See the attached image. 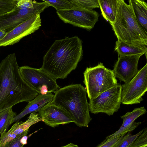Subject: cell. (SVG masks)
<instances>
[{
	"instance_id": "8992f818",
	"label": "cell",
	"mask_w": 147,
	"mask_h": 147,
	"mask_svg": "<svg viewBox=\"0 0 147 147\" xmlns=\"http://www.w3.org/2000/svg\"><path fill=\"white\" fill-rule=\"evenodd\" d=\"M20 73L25 82L39 94L54 92L60 88L56 80L40 68L25 65L20 67Z\"/></svg>"
},
{
	"instance_id": "2e32d148",
	"label": "cell",
	"mask_w": 147,
	"mask_h": 147,
	"mask_svg": "<svg viewBox=\"0 0 147 147\" xmlns=\"http://www.w3.org/2000/svg\"><path fill=\"white\" fill-rule=\"evenodd\" d=\"M54 95L51 92L46 94H39L34 99L28 102L26 106L18 114L14 117L13 122H17L26 115L34 112H38L47 104L53 100Z\"/></svg>"
},
{
	"instance_id": "7c38bea8",
	"label": "cell",
	"mask_w": 147,
	"mask_h": 147,
	"mask_svg": "<svg viewBox=\"0 0 147 147\" xmlns=\"http://www.w3.org/2000/svg\"><path fill=\"white\" fill-rule=\"evenodd\" d=\"M38 112L41 121L53 128L60 125L74 123L65 110L54 104L52 101L41 108Z\"/></svg>"
},
{
	"instance_id": "5b68a950",
	"label": "cell",
	"mask_w": 147,
	"mask_h": 147,
	"mask_svg": "<svg viewBox=\"0 0 147 147\" xmlns=\"http://www.w3.org/2000/svg\"><path fill=\"white\" fill-rule=\"evenodd\" d=\"M84 75L83 82L89 99L118 84L113 70L106 68L101 63L95 66L87 67Z\"/></svg>"
},
{
	"instance_id": "ba28073f",
	"label": "cell",
	"mask_w": 147,
	"mask_h": 147,
	"mask_svg": "<svg viewBox=\"0 0 147 147\" xmlns=\"http://www.w3.org/2000/svg\"><path fill=\"white\" fill-rule=\"evenodd\" d=\"M147 90V63L128 83L121 85V103L123 105L139 104Z\"/></svg>"
},
{
	"instance_id": "4fadbf2b",
	"label": "cell",
	"mask_w": 147,
	"mask_h": 147,
	"mask_svg": "<svg viewBox=\"0 0 147 147\" xmlns=\"http://www.w3.org/2000/svg\"><path fill=\"white\" fill-rule=\"evenodd\" d=\"M142 55L118 57L113 70L116 78L126 84L138 72V63Z\"/></svg>"
},
{
	"instance_id": "7a4b0ae2",
	"label": "cell",
	"mask_w": 147,
	"mask_h": 147,
	"mask_svg": "<svg viewBox=\"0 0 147 147\" xmlns=\"http://www.w3.org/2000/svg\"><path fill=\"white\" fill-rule=\"evenodd\" d=\"M82 55V41L77 36L56 40L44 55L41 68L56 80L64 79L76 69Z\"/></svg>"
},
{
	"instance_id": "83f0119b",
	"label": "cell",
	"mask_w": 147,
	"mask_h": 147,
	"mask_svg": "<svg viewBox=\"0 0 147 147\" xmlns=\"http://www.w3.org/2000/svg\"><path fill=\"white\" fill-rule=\"evenodd\" d=\"M121 136H118L107 140H105L96 147H113Z\"/></svg>"
},
{
	"instance_id": "d4e9b609",
	"label": "cell",
	"mask_w": 147,
	"mask_h": 147,
	"mask_svg": "<svg viewBox=\"0 0 147 147\" xmlns=\"http://www.w3.org/2000/svg\"><path fill=\"white\" fill-rule=\"evenodd\" d=\"M146 146H147V129L146 128L143 132L128 147Z\"/></svg>"
},
{
	"instance_id": "30bf717a",
	"label": "cell",
	"mask_w": 147,
	"mask_h": 147,
	"mask_svg": "<svg viewBox=\"0 0 147 147\" xmlns=\"http://www.w3.org/2000/svg\"><path fill=\"white\" fill-rule=\"evenodd\" d=\"M59 18L66 23L90 30L98 21V13L93 10H88L74 6L71 9L56 11Z\"/></svg>"
},
{
	"instance_id": "3957f363",
	"label": "cell",
	"mask_w": 147,
	"mask_h": 147,
	"mask_svg": "<svg viewBox=\"0 0 147 147\" xmlns=\"http://www.w3.org/2000/svg\"><path fill=\"white\" fill-rule=\"evenodd\" d=\"M54 93L53 103L65 110L78 126H88L92 119L85 88L80 84H71Z\"/></svg>"
},
{
	"instance_id": "e0dca14e",
	"label": "cell",
	"mask_w": 147,
	"mask_h": 147,
	"mask_svg": "<svg viewBox=\"0 0 147 147\" xmlns=\"http://www.w3.org/2000/svg\"><path fill=\"white\" fill-rule=\"evenodd\" d=\"M129 4L136 19L147 33V4L142 0H129Z\"/></svg>"
},
{
	"instance_id": "4316f807",
	"label": "cell",
	"mask_w": 147,
	"mask_h": 147,
	"mask_svg": "<svg viewBox=\"0 0 147 147\" xmlns=\"http://www.w3.org/2000/svg\"><path fill=\"white\" fill-rule=\"evenodd\" d=\"M16 0H0V10L9 12L13 9Z\"/></svg>"
},
{
	"instance_id": "8fae6325",
	"label": "cell",
	"mask_w": 147,
	"mask_h": 147,
	"mask_svg": "<svg viewBox=\"0 0 147 147\" xmlns=\"http://www.w3.org/2000/svg\"><path fill=\"white\" fill-rule=\"evenodd\" d=\"M41 26L40 14L30 18L7 33L0 39V47L12 45L34 33Z\"/></svg>"
},
{
	"instance_id": "9a60e30c",
	"label": "cell",
	"mask_w": 147,
	"mask_h": 147,
	"mask_svg": "<svg viewBox=\"0 0 147 147\" xmlns=\"http://www.w3.org/2000/svg\"><path fill=\"white\" fill-rule=\"evenodd\" d=\"M146 111L144 107L136 108L131 112H128L121 117L123 122L119 129L115 133L106 137V140H109L118 136L124 135L128 132L134 130L141 123L135 122V120L139 116L145 114Z\"/></svg>"
},
{
	"instance_id": "484cf974",
	"label": "cell",
	"mask_w": 147,
	"mask_h": 147,
	"mask_svg": "<svg viewBox=\"0 0 147 147\" xmlns=\"http://www.w3.org/2000/svg\"><path fill=\"white\" fill-rule=\"evenodd\" d=\"M36 2L31 0H16L13 8L21 9L31 8L34 6Z\"/></svg>"
},
{
	"instance_id": "9c48e42d",
	"label": "cell",
	"mask_w": 147,
	"mask_h": 147,
	"mask_svg": "<svg viewBox=\"0 0 147 147\" xmlns=\"http://www.w3.org/2000/svg\"><path fill=\"white\" fill-rule=\"evenodd\" d=\"M49 6L45 2H36L31 8L16 9L0 16V30L7 33L31 17L40 14Z\"/></svg>"
},
{
	"instance_id": "7402d4cb",
	"label": "cell",
	"mask_w": 147,
	"mask_h": 147,
	"mask_svg": "<svg viewBox=\"0 0 147 147\" xmlns=\"http://www.w3.org/2000/svg\"><path fill=\"white\" fill-rule=\"evenodd\" d=\"M28 130L17 136L11 140L7 142L1 147H23L27 144V135Z\"/></svg>"
},
{
	"instance_id": "5bb4252c",
	"label": "cell",
	"mask_w": 147,
	"mask_h": 147,
	"mask_svg": "<svg viewBox=\"0 0 147 147\" xmlns=\"http://www.w3.org/2000/svg\"><path fill=\"white\" fill-rule=\"evenodd\" d=\"M40 121L41 120L38 113L34 112L30 113L28 119L25 122H16L8 131H5L1 134L0 147H1L7 142L28 130L32 125Z\"/></svg>"
},
{
	"instance_id": "277c9868",
	"label": "cell",
	"mask_w": 147,
	"mask_h": 147,
	"mask_svg": "<svg viewBox=\"0 0 147 147\" xmlns=\"http://www.w3.org/2000/svg\"><path fill=\"white\" fill-rule=\"evenodd\" d=\"M110 23L117 40L147 46V33L136 19L129 5L124 0H119L115 20Z\"/></svg>"
},
{
	"instance_id": "4dcf8cb0",
	"label": "cell",
	"mask_w": 147,
	"mask_h": 147,
	"mask_svg": "<svg viewBox=\"0 0 147 147\" xmlns=\"http://www.w3.org/2000/svg\"><path fill=\"white\" fill-rule=\"evenodd\" d=\"M7 12H8L5 11L0 10V16Z\"/></svg>"
},
{
	"instance_id": "f1b7e54d",
	"label": "cell",
	"mask_w": 147,
	"mask_h": 147,
	"mask_svg": "<svg viewBox=\"0 0 147 147\" xmlns=\"http://www.w3.org/2000/svg\"><path fill=\"white\" fill-rule=\"evenodd\" d=\"M61 147H79V146L77 145L71 143Z\"/></svg>"
},
{
	"instance_id": "603a6c76",
	"label": "cell",
	"mask_w": 147,
	"mask_h": 147,
	"mask_svg": "<svg viewBox=\"0 0 147 147\" xmlns=\"http://www.w3.org/2000/svg\"><path fill=\"white\" fill-rule=\"evenodd\" d=\"M42 1L48 3L49 6L54 7L57 11L69 9L74 6L70 0H45Z\"/></svg>"
},
{
	"instance_id": "ffe728a7",
	"label": "cell",
	"mask_w": 147,
	"mask_h": 147,
	"mask_svg": "<svg viewBox=\"0 0 147 147\" xmlns=\"http://www.w3.org/2000/svg\"><path fill=\"white\" fill-rule=\"evenodd\" d=\"M17 113L13 111L12 107L7 109L0 113V135L6 131L9 126L12 123Z\"/></svg>"
},
{
	"instance_id": "f546056e",
	"label": "cell",
	"mask_w": 147,
	"mask_h": 147,
	"mask_svg": "<svg viewBox=\"0 0 147 147\" xmlns=\"http://www.w3.org/2000/svg\"><path fill=\"white\" fill-rule=\"evenodd\" d=\"M6 34L7 33L4 31L0 30V39L4 37Z\"/></svg>"
},
{
	"instance_id": "6da1fadb",
	"label": "cell",
	"mask_w": 147,
	"mask_h": 147,
	"mask_svg": "<svg viewBox=\"0 0 147 147\" xmlns=\"http://www.w3.org/2000/svg\"><path fill=\"white\" fill-rule=\"evenodd\" d=\"M19 68L15 53L0 63V113L18 103L28 102L39 94L24 79Z\"/></svg>"
},
{
	"instance_id": "d6986e66",
	"label": "cell",
	"mask_w": 147,
	"mask_h": 147,
	"mask_svg": "<svg viewBox=\"0 0 147 147\" xmlns=\"http://www.w3.org/2000/svg\"><path fill=\"white\" fill-rule=\"evenodd\" d=\"M102 15L109 23L115 20L119 0H98Z\"/></svg>"
},
{
	"instance_id": "cb8c5ba5",
	"label": "cell",
	"mask_w": 147,
	"mask_h": 147,
	"mask_svg": "<svg viewBox=\"0 0 147 147\" xmlns=\"http://www.w3.org/2000/svg\"><path fill=\"white\" fill-rule=\"evenodd\" d=\"M74 6L88 10L99 7L98 0H70Z\"/></svg>"
},
{
	"instance_id": "52a82bcc",
	"label": "cell",
	"mask_w": 147,
	"mask_h": 147,
	"mask_svg": "<svg viewBox=\"0 0 147 147\" xmlns=\"http://www.w3.org/2000/svg\"><path fill=\"white\" fill-rule=\"evenodd\" d=\"M121 85L117 84L90 99L89 110L93 114L104 113L109 116L118 111L121 103Z\"/></svg>"
},
{
	"instance_id": "1f68e13d",
	"label": "cell",
	"mask_w": 147,
	"mask_h": 147,
	"mask_svg": "<svg viewBox=\"0 0 147 147\" xmlns=\"http://www.w3.org/2000/svg\"><path fill=\"white\" fill-rule=\"evenodd\" d=\"M146 147H147V146H146Z\"/></svg>"
},
{
	"instance_id": "ac0fdd59",
	"label": "cell",
	"mask_w": 147,
	"mask_h": 147,
	"mask_svg": "<svg viewBox=\"0 0 147 147\" xmlns=\"http://www.w3.org/2000/svg\"><path fill=\"white\" fill-rule=\"evenodd\" d=\"M115 50L117 52L118 57L142 55L147 54V47L145 45L129 44L117 40Z\"/></svg>"
},
{
	"instance_id": "44dd1931",
	"label": "cell",
	"mask_w": 147,
	"mask_h": 147,
	"mask_svg": "<svg viewBox=\"0 0 147 147\" xmlns=\"http://www.w3.org/2000/svg\"><path fill=\"white\" fill-rule=\"evenodd\" d=\"M145 128L135 135L130 132L121 136L113 147H128L144 131Z\"/></svg>"
}]
</instances>
